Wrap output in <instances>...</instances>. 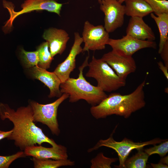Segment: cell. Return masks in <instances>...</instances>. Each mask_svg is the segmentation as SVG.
<instances>
[{"label":"cell","instance_id":"13","mask_svg":"<svg viewBox=\"0 0 168 168\" xmlns=\"http://www.w3.org/2000/svg\"><path fill=\"white\" fill-rule=\"evenodd\" d=\"M43 37L48 43L49 50L53 58L57 54L63 53L70 39L68 33L65 30L53 27L45 30Z\"/></svg>","mask_w":168,"mask_h":168},{"label":"cell","instance_id":"6","mask_svg":"<svg viewBox=\"0 0 168 168\" xmlns=\"http://www.w3.org/2000/svg\"><path fill=\"white\" fill-rule=\"evenodd\" d=\"M68 97V94L64 93L54 101L46 104L30 101L29 104L33 110L34 122L46 125L53 135L58 136L60 130L57 119L58 109L59 105Z\"/></svg>","mask_w":168,"mask_h":168},{"label":"cell","instance_id":"33","mask_svg":"<svg viewBox=\"0 0 168 168\" xmlns=\"http://www.w3.org/2000/svg\"><path fill=\"white\" fill-rule=\"evenodd\" d=\"M168 88L167 87H166V88H165V91H164L165 92H166V93H168L167 92V90L168 91Z\"/></svg>","mask_w":168,"mask_h":168},{"label":"cell","instance_id":"16","mask_svg":"<svg viewBox=\"0 0 168 168\" xmlns=\"http://www.w3.org/2000/svg\"><path fill=\"white\" fill-rule=\"evenodd\" d=\"M126 35L141 40L154 41L156 37L152 28L143 18L131 17L126 30Z\"/></svg>","mask_w":168,"mask_h":168},{"label":"cell","instance_id":"12","mask_svg":"<svg viewBox=\"0 0 168 168\" xmlns=\"http://www.w3.org/2000/svg\"><path fill=\"white\" fill-rule=\"evenodd\" d=\"M83 40L78 32L74 33V41L69 54L65 60L59 64L54 72L62 83L70 77V75L76 68V58L83 52L81 45Z\"/></svg>","mask_w":168,"mask_h":168},{"label":"cell","instance_id":"3","mask_svg":"<svg viewBox=\"0 0 168 168\" xmlns=\"http://www.w3.org/2000/svg\"><path fill=\"white\" fill-rule=\"evenodd\" d=\"M88 56L79 67V73L77 78L69 77L61 83L60 90L61 93L69 95V102L73 103L80 100H85L92 106L99 104L108 96L99 87L92 85L87 82L83 75L84 68L88 66Z\"/></svg>","mask_w":168,"mask_h":168},{"label":"cell","instance_id":"34","mask_svg":"<svg viewBox=\"0 0 168 168\" xmlns=\"http://www.w3.org/2000/svg\"><path fill=\"white\" fill-rule=\"evenodd\" d=\"M99 3H100L103 0H97Z\"/></svg>","mask_w":168,"mask_h":168},{"label":"cell","instance_id":"25","mask_svg":"<svg viewBox=\"0 0 168 168\" xmlns=\"http://www.w3.org/2000/svg\"><path fill=\"white\" fill-rule=\"evenodd\" d=\"M161 143L157 145H154L153 147L146 149L144 151L149 156L156 154L161 157L165 156L168 152V140Z\"/></svg>","mask_w":168,"mask_h":168},{"label":"cell","instance_id":"1","mask_svg":"<svg viewBox=\"0 0 168 168\" xmlns=\"http://www.w3.org/2000/svg\"><path fill=\"white\" fill-rule=\"evenodd\" d=\"M0 118L2 120L7 119L13 124L12 131L8 140L14 141V144L22 151L28 147L39 145L44 142L52 147L58 145L51 138L43 133L34 121L33 111L31 105L21 106L15 110L7 104L0 103Z\"/></svg>","mask_w":168,"mask_h":168},{"label":"cell","instance_id":"29","mask_svg":"<svg viewBox=\"0 0 168 168\" xmlns=\"http://www.w3.org/2000/svg\"><path fill=\"white\" fill-rule=\"evenodd\" d=\"M12 131V129L7 131H3L0 130V140L7 138L10 136Z\"/></svg>","mask_w":168,"mask_h":168},{"label":"cell","instance_id":"31","mask_svg":"<svg viewBox=\"0 0 168 168\" xmlns=\"http://www.w3.org/2000/svg\"><path fill=\"white\" fill-rule=\"evenodd\" d=\"M168 156L162 157L160 161V162L165 164L168 165Z\"/></svg>","mask_w":168,"mask_h":168},{"label":"cell","instance_id":"30","mask_svg":"<svg viewBox=\"0 0 168 168\" xmlns=\"http://www.w3.org/2000/svg\"><path fill=\"white\" fill-rule=\"evenodd\" d=\"M151 165L153 168H167L168 165L159 162L157 164L151 163Z\"/></svg>","mask_w":168,"mask_h":168},{"label":"cell","instance_id":"8","mask_svg":"<svg viewBox=\"0 0 168 168\" xmlns=\"http://www.w3.org/2000/svg\"><path fill=\"white\" fill-rule=\"evenodd\" d=\"M82 37L84 44L83 52L104 49L110 38L103 26H95L88 21L84 23Z\"/></svg>","mask_w":168,"mask_h":168},{"label":"cell","instance_id":"9","mask_svg":"<svg viewBox=\"0 0 168 168\" xmlns=\"http://www.w3.org/2000/svg\"><path fill=\"white\" fill-rule=\"evenodd\" d=\"M100 9L104 14V27L109 33L121 27L124 23L125 5L115 0H103Z\"/></svg>","mask_w":168,"mask_h":168},{"label":"cell","instance_id":"10","mask_svg":"<svg viewBox=\"0 0 168 168\" xmlns=\"http://www.w3.org/2000/svg\"><path fill=\"white\" fill-rule=\"evenodd\" d=\"M105 61L121 78L126 80L136 70L135 61L132 56L127 55L115 50L104 54L101 58Z\"/></svg>","mask_w":168,"mask_h":168},{"label":"cell","instance_id":"17","mask_svg":"<svg viewBox=\"0 0 168 168\" xmlns=\"http://www.w3.org/2000/svg\"><path fill=\"white\" fill-rule=\"evenodd\" d=\"M125 2V15L131 17L143 18L153 12L144 0H126Z\"/></svg>","mask_w":168,"mask_h":168},{"label":"cell","instance_id":"7","mask_svg":"<svg viewBox=\"0 0 168 168\" xmlns=\"http://www.w3.org/2000/svg\"><path fill=\"white\" fill-rule=\"evenodd\" d=\"M4 7L8 10L10 18L6 25L11 27L15 19L20 15L34 11L46 10L55 13L60 16L63 4L54 0H26L22 3L21 11L16 12L14 10L13 4L11 2L3 1Z\"/></svg>","mask_w":168,"mask_h":168},{"label":"cell","instance_id":"2","mask_svg":"<svg viewBox=\"0 0 168 168\" xmlns=\"http://www.w3.org/2000/svg\"><path fill=\"white\" fill-rule=\"evenodd\" d=\"M146 82L145 79L128 94H110L99 104L91 106L90 110L91 115L96 119L105 118L113 114L128 118L132 113L146 105L143 90Z\"/></svg>","mask_w":168,"mask_h":168},{"label":"cell","instance_id":"23","mask_svg":"<svg viewBox=\"0 0 168 168\" xmlns=\"http://www.w3.org/2000/svg\"><path fill=\"white\" fill-rule=\"evenodd\" d=\"M21 54L22 59L26 67L31 68L38 65L39 58L37 50L35 51L28 52L23 49H21Z\"/></svg>","mask_w":168,"mask_h":168},{"label":"cell","instance_id":"11","mask_svg":"<svg viewBox=\"0 0 168 168\" xmlns=\"http://www.w3.org/2000/svg\"><path fill=\"white\" fill-rule=\"evenodd\" d=\"M107 45H109L112 49L119 51L127 55L132 56L135 53L146 48L156 49V44L154 41L141 40L126 35L121 38H109Z\"/></svg>","mask_w":168,"mask_h":168},{"label":"cell","instance_id":"32","mask_svg":"<svg viewBox=\"0 0 168 168\" xmlns=\"http://www.w3.org/2000/svg\"><path fill=\"white\" fill-rule=\"evenodd\" d=\"M121 3H122L124 2H125L126 0H115Z\"/></svg>","mask_w":168,"mask_h":168},{"label":"cell","instance_id":"24","mask_svg":"<svg viewBox=\"0 0 168 168\" xmlns=\"http://www.w3.org/2000/svg\"><path fill=\"white\" fill-rule=\"evenodd\" d=\"M152 8L156 15L168 13V1L166 0H144Z\"/></svg>","mask_w":168,"mask_h":168},{"label":"cell","instance_id":"4","mask_svg":"<svg viewBox=\"0 0 168 168\" xmlns=\"http://www.w3.org/2000/svg\"><path fill=\"white\" fill-rule=\"evenodd\" d=\"M88 66L86 76L96 79L97 86L105 92L115 91L125 86L126 80L120 77L102 58L97 59L93 56Z\"/></svg>","mask_w":168,"mask_h":168},{"label":"cell","instance_id":"14","mask_svg":"<svg viewBox=\"0 0 168 168\" xmlns=\"http://www.w3.org/2000/svg\"><path fill=\"white\" fill-rule=\"evenodd\" d=\"M24 152L26 156H31L37 158L63 160L68 158L67 148L61 145L51 147L34 145L26 147Z\"/></svg>","mask_w":168,"mask_h":168},{"label":"cell","instance_id":"22","mask_svg":"<svg viewBox=\"0 0 168 168\" xmlns=\"http://www.w3.org/2000/svg\"><path fill=\"white\" fill-rule=\"evenodd\" d=\"M118 160L117 158L105 156L102 152L98 154L91 161V168H110L111 164Z\"/></svg>","mask_w":168,"mask_h":168},{"label":"cell","instance_id":"19","mask_svg":"<svg viewBox=\"0 0 168 168\" xmlns=\"http://www.w3.org/2000/svg\"><path fill=\"white\" fill-rule=\"evenodd\" d=\"M31 159L35 168H57L62 166H72L75 164L74 161L68 159L54 160L33 157Z\"/></svg>","mask_w":168,"mask_h":168},{"label":"cell","instance_id":"21","mask_svg":"<svg viewBox=\"0 0 168 168\" xmlns=\"http://www.w3.org/2000/svg\"><path fill=\"white\" fill-rule=\"evenodd\" d=\"M39 62L38 66L47 69L49 68L53 58L50 53L48 43L46 41L42 43L38 47Z\"/></svg>","mask_w":168,"mask_h":168},{"label":"cell","instance_id":"26","mask_svg":"<svg viewBox=\"0 0 168 168\" xmlns=\"http://www.w3.org/2000/svg\"><path fill=\"white\" fill-rule=\"evenodd\" d=\"M25 156L24 151H22L8 156H0V168H8L17 159Z\"/></svg>","mask_w":168,"mask_h":168},{"label":"cell","instance_id":"18","mask_svg":"<svg viewBox=\"0 0 168 168\" xmlns=\"http://www.w3.org/2000/svg\"><path fill=\"white\" fill-rule=\"evenodd\" d=\"M150 16L156 23L159 30L160 40L158 52L160 54L165 44L168 41V13L155 15L152 13Z\"/></svg>","mask_w":168,"mask_h":168},{"label":"cell","instance_id":"5","mask_svg":"<svg viewBox=\"0 0 168 168\" xmlns=\"http://www.w3.org/2000/svg\"><path fill=\"white\" fill-rule=\"evenodd\" d=\"M115 129L108 138L106 139L99 140L94 147L88 150V152H92L103 146L113 149L117 153L119 157V165L115 166L116 168H124L125 161L133 150L136 149L138 151L142 149L145 146L154 145L167 140L157 138L144 142H135L130 139L125 138L121 141H116L114 139L113 137V134L115 132Z\"/></svg>","mask_w":168,"mask_h":168},{"label":"cell","instance_id":"20","mask_svg":"<svg viewBox=\"0 0 168 168\" xmlns=\"http://www.w3.org/2000/svg\"><path fill=\"white\" fill-rule=\"evenodd\" d=\"M135 155L127 159L124 162V168H145L149 157L142 149L138 151Z\"/></svg>","mask_w":168,"mask_h":168},{"label":"cell","instance_id":"28","mask_svg":"<svg viewBox=\"0 0 168 168\" xmlns=\"http://www.w3.org/2000/svg\"><path fill=\"white\" fill-rule=\"evenodd\" d=\"M158 65L159 69L162 72L168 80V67L166 66L163 63L160 61L157 62Z\"/></svg>","mask_w":168,"mask_h":168},{"label":"cell","instance_id":"27","mask_svg":"<svg viewBox=\"0 0 168 168\" xmlns=\"http://www.w3.org/2000/svg\"><path fill=\"white\" fill-rule=\"evenodd\" d=\"M160 54L164 64L168 67V41L165 44Z\"/></svg>","mask_w":168,"mask_h":168},{"label":"cell","instance_id":"15","mask_svg":"<svg viewBox=\"0 0 168 168\" xmlns=\"http://www.w3.org/2000/svg\"><path fill=\"white\" fill-rule=\"evenodd\" d=\"M30 72L34 79L40 80L49 88V97L59 98L62 96L60 88L61 82L54 72H49L38 65L31 68Z\"/></svg>","mask_w":168,"mask_h":168}]
</instances>
